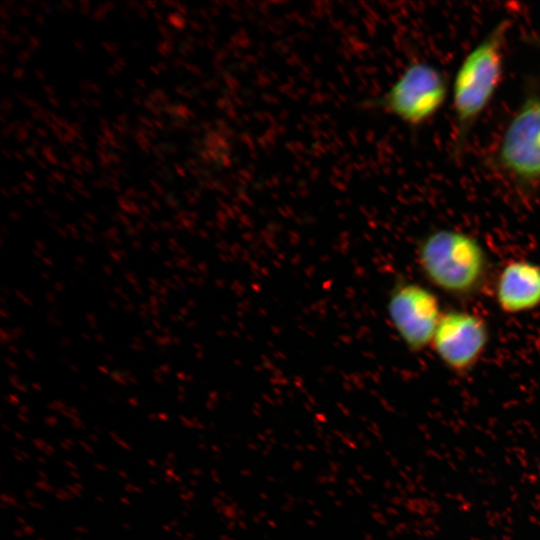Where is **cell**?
Here are the masks:
<instances>
[{
	"label": "cell",
	"mask_w": 540,
	"mask_h": 540,
	"mask_svg": "<svg viewBox=\"0 0 540 540\" xmlns=\"http://www.w3.org/2000/svg\"><path fill=\"white\" fill-rule=\"evenodd\" d=\"M490 340L486 320L464 309L444 310L431 347L441 363L451 372L463 375L480 361Z\"/></svg>",
	"instance_id": "6"
},
{
	"label": "cell",
	"mask_w": 540,
	"mask_h": 540,
	"mask_svg": "<svg viewBox=\"0 0 540 540\" xmlns=\"http://www.w3.org/2000/svg\"><path fill=\"white\" fill-rule=\"evenodd\" d=\"M443 312L438 296L430 288L411 280L397 281L388 296V318L411 352L431 347Z\"/></svg>",
	"instance_id": "5"
},
{
	"label": "cell",
	"mask_w": 540,
	"mask_h": 540,
	"mask_svg": "<svg viewBox=\"0 0 540 540\" xmlns=\"http://www.w3.org/2000/svg\"><path fill=\"white\" fill-rule=\"evenodd\" d=\"M416 261L434 288L455 298L476 295L483 288L490 267L479 239L455 228H440L426 234L417 244Z\"/></svg>",
	"instance_id": "2"
},
{
	"label": "cell",
	"mask_w": 540,
	"mask_h": 540,
	"mask_svg": "<svg viewBox=\"0 0 540 540\" xmlns=\"http://www.w3.org/2000/svg\"><path fill=\"white\" fill-rule=\"evenodd\" d=\"M497 307L507 315H520L540 308V264L510 260L502 266L494 285Z\"/></svg>",
	"instance_id": "7"
},
{
	"label": "cell",
	"mask_w": 540,
	"mask_h": 540,
	"mask_svg": "<svg viewBox=\"0 0 540 540\" xmlns=\"http://www.w3.org/2000/svg\"><path fill=\"white\" fill-rule=\"evenodd\" d=\"M499 173L521 191L540 189V83L527 81L492 155Z\"/></svg>",
	"instance_id": "3"
},
{
	"label": "cell",
	"mask_w": 540,
	"mask_h": 540,
	"mask_svg": "<svg viewBox=\"0 0 540 540\" xmlns=\"http://www.w3.org/2000/svg\"><path fill=\"white\" fill-rule=\"evenodd\" d=\"M451 84L436 65L416 60L409 63L376 100L385 113L417 128L430 122L450 98Z\"/></svg>",
	"instance_id": "4"
},
{
	"label": "cell",
	"mask_w": 540,
	"mask_h": 540,
	"mask_svg": "<svg viewBox=\"0 0 540 540\" xmlns=\"http://www.w3.org/2000/svg\"><path fill=\"white\" fill-rule=\"evenodd\" d=\"M512 22L498 21L461 60L451 83L453 116L451 155L466 150L478 121L494 99L503 79L505 50Z\"/></svg>",
	"instance_id": "1"
},
{
	"label": "cell",
	"mask_w": 540,
	"mask_h": 540,
	"mask_svg": "<svg viewBox=\"0 0 540 540\" xmlns=\"http://www.w3.org/2000/svg\"><path fill=\"white\" fill-rule=\"evenodd\" d=\"M538 47L540 48V38L537 39Z\"/></svg>",
	"instance_id": "8"
}]
</instances>
